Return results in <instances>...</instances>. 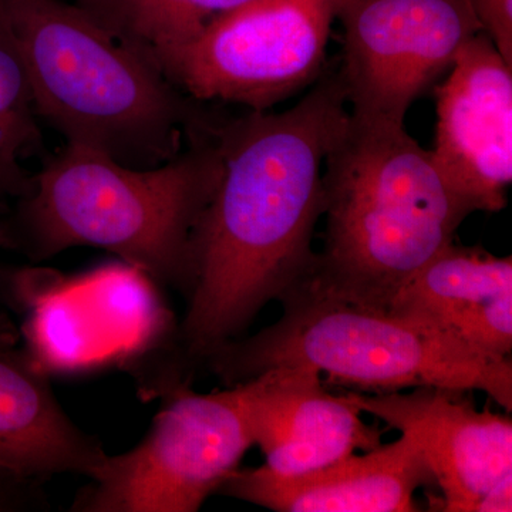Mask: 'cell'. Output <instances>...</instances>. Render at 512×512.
Segmentation results:
<instances>
[{"label":"cell","mask_w":512,"mask_h":512,"mask_svg":"<svg viewBox=\"0 0 512 512\" xmlns=\"http://www.w3.org/2000/svg\"><path fill=\"white\" fill-rule=\"evenodd\" d=\"M348 116L338 66H326L282 113H229L220 131V184L192 241L187 311L163 349L158 383H187L215 350L242 338L269 302L311 278L323 165Z\"/></svg>","instance_id":"1"},{"label":"cell","mask_w":512,"mask_h":512,"mask_svg":"<svg viewBox=\"0 0 512 512\" xmlns=\"http://www.w3.org/2000/svg\"><path fill=\"white\" fill-rule=\"evenodd\" d=\"M222 124L153 168L66 143L43 158L32 191L0 211V248L33 264L70 248L104 249L187 299L195 229L224 170Z\"/></svg>","instance_id":"2"},{"label":"cell","mask_w":512,"mask_h":512,"mask_svg":"<svg viewBox=\"0 0 512 512\" xmlns=\"http://www.w3.org/2000/svg\"><path fill=\"white\" fill-rule=\"evenodd\" d=\"M322 180L325 242L311 278L295 291L319 298L387 311L473 214L404 124L350 111Z\"/></svg>","instance_id":"3"},{"label":"cell","mask_w":512,"mask_h":512,"mask_svg":"<svg viewBox=\"0 0 512 512\" xmlns=\"http://www.w3.org/2000/svg\"><path fill=\"white\" fill-rule=\"evenodd\" d=\"M25 63L37 114L67 144L117 163H170L228 111L181 92L147 57L62 0H0Z\"/></svg>","instance_id":"4"},{"label":"cell","mask_w":512,"mask_h":512,"mask_svg":"<svg viewBox=\"0 0 512 512\" xmlns=\"http://www.w3.org/2000/svg\"><path fill=\"white\" fill-rule=\"evenodd\" d=\"M281 303L278 322L224 343L205 360L227 386L272 367L306 366L360 393L414 387L483 392L511 413V359H495L447 330L383 309L302 292Z\"/></svg>","instance_id":"5"},{"label":"cell","mask_w":512,"mask_h":512,"mask_svg":"<svg viewBox=\"0 0 512 512\" xmlns=\"http://www.w3.org/2000/svg\"><path fill=\"white\" fill-rule=\"evenodd\" d=\"M336 0H251L188 42L140 52L181 92L265 111L325 72Z\"/></svg>","instance_id":"6"},{"label":"cell","mask_w":512,"mask_h":512,"mask_svg":"<svg viewBox=\"0 0 512 512\" xmlns=\"http://www.w3.org/2000/svg\"><path fill=\"white\" fill-rule=\"evenodd\" d=\"M150 430L107 454L73 512H197L254 446L241 384L212 393L181 384L164 394Z\"/></svg>","instance_id":"7"},{"label":"cell","mask_w":512,"mask_h":512,"mask_svg":"<svg viewBox=\"0 0 512 512\" xmlns=\"http://www.w3.org/2000/svg\"><path fill=\"white\" fill-rule=\"evenodd\" d=\"M335 20L350 114L396 124L483 32L470 0H336Z\"/></svg>","instance_id":"8"},{"label":"cell","mask_w":512,"mask_h":512,"mask_svg":"<svg viewBox=\"0 0 512 512\" xmlns=\"http://www.w3.org/2000/svg\"><path fill=\"white\" fill-rule=\"evenodd\" d=\"M436 94L431 151L471 212H500L512 181V66L487 33L463 46Z\"/></svg>","instance_id":"9"},{"label":"cell","mask_w":512,"mask_h":512,"mask_svg":"<svg viewBox=\"0 0 512 512\" xmlns=\"http://www.w3.org/2000/svg\"><path fill=\"white\" fill-rule=\"evenodd\" d=\"M466 393L439 387L348 393L363 413L416 443L440 488L441 511L474 512L484 494L512 473L511 417L477 410Z\"/></svg>","instance_id":"10"},{"label":"cell","mask_w":512,"mask_h":512,"mask_svg":"<svg viewBox=\"0 0 512 512\" xmlns=\"http://www.w3.org/2000/svg\"><path fill=\"white\" fill-rule=\"evenodd\" d=\"M241 384L254 444L279 476L311 473L382 444L349 394L333 396L316 370L272 367Z\"/></svg>","instance_id":"11"},{"label":"cell","mask_w":512,"mask_h":512,"mask_svg":"<svg viewBox=\"0 0 512 512\" xmlns=\"http://www.w3.org/2000/svg\"><path fill=\"white\" fill-rule=\"evenodd\" d=\"M431 484L419 447L402 434L394 443L299 476L238 468L218 493L276 512H413L414 494Z\"/></svg>","instance_id":"12"},{"label":"cell","mask_w":512,"mask_h":512,"mask_svg":"<svg viewBox=\"0 0 512 512\" xmlns=\"http://www.w3.org/2000/svg\"><path fill=\"white\" fill-rule=\"evenodd\" d=\"M387 311L429 322L495 359H510L512 258L451 244L396 293Z\"/></svg>","instance_id":"13"},{"label":"cell","mask_w":512,"mask_h":512,"mask_svg":"<svg viewBox=\"0 0 512 512\" xmlns=\"http://www.w3.org/2000/svg\"><path fill=\"white\" fill-rule=\"evenodd\" d=\"M106 456L64 412L46 370L26 350L0 348V468L43 483L59 474L92 478Z\"/></svg>","instance_id":"14"},{"label":"cell","mask_w":512,"mask_h":512,"mask_svg":"<svg viewBox=\"0 0 512 512\" xmlns=\"http://www.w3.org/2000/svg\"><path fill=\"white\" fill-rule=\"evenodd\" d=\"M251 0H76V5L137 52L188 42L212 20Z\"/></svg>","instance_id":"15"},{"label":"cell","mask_w":512,"mask_h":512,"mask_svg":"<svg viewBox=\"0 0 512 512\" xmlns=\"http://www.w3.org/2000/svg\"><path fill=\"white\" fill-rule=\"evenodd\" d=\"M25 63L0 19V211L26 197L33 177L23 160L45 151Z\"/></svg>","instance_id":"16"},{"label":"cell","mask_w":512,"mask_h":512,"mask_svg":"<svg viewBox=\"0 0 512 512\" xmlns=\"http://www.w3.org/2000/svg\"><path fill=\"white\" fill-rule=\"evenodd\" d=\"M43 481L0 468V512L49 511Z\"/></svg>","instance_id":"17"},{"label":"cell","mask_w":512,"mask_h":512,"mask_svg":"<svg viewBox=\"0 0 512 512\" xmlns=\"http://www.w3.org/2000/svg\"><path fill=\"white\" fill-rule=\"evenodd\" d=\"M483 32L512 66V0H470Z\"/></svg>","instance_id":"18"},{"label":"cell","mask_w":512,"mask_h":512,"mask_svg":"<svg viewBox=\"0 0 512 512\" xmlns=\"http://www.w3.org/2000/svg\"><path fill=\"white\" fill-rule=\"evenodd\" d=\"M510 511H512V473L495 483L474 508V512Z\"/></svg>","instance_id":"19"},{"label":"cell","mask_w":512,"mask_h":512,"mask_svg":"<svg viewBox=\"0 0 512 512\" xmlns=\"http://www.w3.org/2000/svg\"><path fill=\"white\" fill-rule=\"evenodd\" d=\"M9 346H15V339L8 330L0 326V348H9Z\"/></svg>","instance_id":"20"},{"label":"cell","mask_w":512,"mask_h":512,"mask_svg":"<svg viewBox=\"0 0 512 512\" xmlns=\"http://www.w3.org/2000/svg\"><path fill=\"white\" fill-rule=\"evenodd\" d=\"M9 266L3 265L0 262V286H2L3 278H5L6 272H8Z\"/></svg>","instance_id":"21"}]
</instances>
